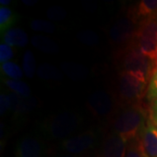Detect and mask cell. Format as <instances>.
Listing matches in <instances>:
<instances>
[{
  "instance_id": "obj_3",
  "label": "cell",
  "mask_w": 157,
  "mask_h": 157,
  "mask_svg": "<svg viewBox=\"0 0 157 157\" xmlns=\"http://www.w3.org/2000/svg\"><path fill=\"white\" fill-rule=\"evenodd\" d=\"M81 124V118L77 113L66 111L52 115L44 122L43 129L51 139L66 140L73 135Z\"/></svg>"
},
{
  "instance_id": "obj_6",
  "label": "cell",
  "mask_w": 157,
  "mask_h": 157,
  "mask_svg": "<svg viewBox=\"0 0 157 157\" xmlns=\"http://www.w3.org/2000/svg\"><path fill=\"white\" fill-rule=\"evenodd\" d=\"M118 102L113 94L99 90L93 93L88 98L87 107L96 117L101 119L109 118L111 120L118 107Z\"/></svg>"
},
{
  "instance_id": "obj_27",
  "label": "cell",
  "mask_w": 157,
  "mask_h": 157,
  "mask_svg": "<svg viewBox=\"0 0 157 157\" xmlns=\"http://www.w3.org/2000/svg\"><path fill=\"white\" fill-rule=\"evenodd\" d=\"M14 56V52L12 50L11 46L6 44L0 45V62L1 64H4L6 62H9Z\"/></svg>"
},
{
  "instance_id": "obj_18",
  "label": "cell",
  "mask_w": 157,
  "mask_h": 157,
  "mask_svg": "<svg viewBox=\"0 0 157 157\" xmlns=\"http://www.w3.org/2000/svg\"><path fill=\"white\" fill-rule=\"evenodd\" d=\"M39 77L45 80H59L62 78V73L54 66L45 63L40 65L37 70Z\"/></svg>"
},
{
  "instance_id": "obj_1",
  "label": "cell",
  "mask_w": 157,
  "mask_h": 157,
  "mask_svg": "<svg viewBox=\"0 0 157 157\" xmlns=\"http://www.w3.org/2000/svg\"><path fill=\"white\" fill-rule=\"evenodd\" d=\"M150 117L143 103L118 106L111 118L113 132L128 141L139 136Z\"/></svg>"
},
{
  "instance_id": "obj_26",
  "label": "cell",
  "mask_w": 157,
  "mask_h": 157,
  "mask_svg": "<svg viewBox=\"0 0 157 157\" xmlns=\"http://www.w3.org/2000/svg\"><path fill=\"white\" fill-rule=\"evenodd\" d=\"M147 99L149 102H153V103L157 99V69L152 75L150 81L148 83Z\"/></svg>"
},
{
  "instance_id": "obj_32",
  "label": "cell",
  "mask_w": 157,
  "mask_h": 157,
  "mask_svg": "<svg viewBox=\"0 0 157 157\" xmlns=\"http://www.w3.org/2000/svg\"><path fill=\"white\" fill-rule=\"evenodd\" d=\"M54 157H83L82 155H70V154H61V155H59L57 156Z\"/></svg>"
},
{
  "instance_id": "obj_10",
  "label": "cell",
  "mask_w": 157,
  "mask_h": 157,
  "mask_svg": "<svg viewBox=\"0 0 157 157\" xmlns=\"http://www.w3.org/2000/svg\"><path fill=\"white\" fill-rule=\"evenodd\" d=\"M139 137L148 156L157 157V127L152 119V115L145 128L141 130Z\"/></svg>"
},
{
  "instance_id": "obj_11",
  "label": "cell",
  "mask_w": 157,
  "mask_h": 157,
  "mask_svg": "<svg viewBox=\"0 0 157 157\" xmlns=\"http://www.w3.org/2000/svg\"><path fill=\"white\" fill-rule=\"evenodd\" d=\"M11 99V111H12L15 116H21L24 114H26L33 110L37 106L38 101L33 97L24 98L21 96L17 95L14 93L9 94Z\"/></svg>"
},
{
  "instance_id": "obj_4",
  "label": "cell",
  "mask_w": 157,
  "mask_h": 157,
  "mask_svg": "<svg viewBox=\"0 0 157 157\" xmlns=\"http://www.w3.org/2000/svg\"><path fill=\"white\" fill-rule=\"evenodd\" d=\"M116 60L121 71H133L144 73L149 81L155 71L154 63L149 58L144 56L129 45L119 50Z\"/></svg>"
},
{
  "instance_id": "obj_23",
  "label": "cell",
  "mask_w": 157,
  "mask_h": 157,
  "mask_svg": "<svg viewBox=\"0 0 157 157\" xmlns=\"http://www.w3.org/2000/svg\"><path fill=\"white\" fill-rule=\"evenodd\" d=\"M31 28L35 32L52 33L55 32V26L52 23L43 19H33L31 22Z\"/></svg>"
},
{
  "instance_id": "obj_29",
  "label": "cell",
  "mask_w": 157,
  "mask_h": 157,
  "mask_svg": "<svg viewBox=\"0 0 157 157\" xmlns=\"http://www.w3.org/2000/svg\"><path fill=\"white\" fill-rule=\"evenodd\" d=\"M152 116L157 117V99L153 103V113H152Z\"/></svg>"
},
{
  "instance_id": "obj_20",
  "label": "cell",
  "mask_w": 157,
  "mask_h": 157,
  "mask_svg": "<svg viewBox=\"0 0 157 157\" xmlns=\"http://www.w3.org/2000/svg\"><path fill=\"white\" fill-rule=\"evenodd\" d=\"M125 157H149L139 136L128 141Z\"/></svg>"
},
{
  "instance_id": "obj_21",
  "label": "cell",
  "mask_w": 157,
  "mask_h": 157,
  "mask_svg": "<svg viewBox=\"0 0 157 157\" xmlns=\"http://www.w3.org/2000/svg\"><path fill=\"white\" fill-rule=\"evenodd\" d=\"M1 73L10 79L14 80L20 79L23 77L22 69L18 67V65L11 61L1 64Z\"/></svg>"
},
{
  "instance_id": "obj_12",
  "label": "cell",
  "mask_w": 157,
  "mask_h": 157,
  "mask_svg": "<svg viewBox=\"0 0 157 157\" xmlns=\"http://www.w3.org/2000/svg\"><path fill=\"white\" fill-rule=\"evenodd\" d=\"M128 14L138 23L143 18L157 16V0H141L129 9Z\"/></svg>"
},
{
  "instance_id": "obj_22",
  "label": "cell",
  "mask_w": 157,
  "mask_h": 157,
  "mask_svg": "<svg viewBox=\"0 0 157 157\" xmlns=\"http://www.w3.org/2000/svg\"><path fill=\"white\" fill-rule=\"evenodd\" d=\"M23 70L26 77L33 78L36 73V59L33 53L27 50L23 57Z\"/></svg>"
},
{
  "instance_id": "obj_2",
  "label": "cell",
  "mask_w": 157,
  "mask_h": 157,
  "mask_svg": "<svg viewBox=\"0 0 157 157\" xmlns=\"http://www.w3.org/2000/svg\"><path fill=\"white\" fill-rule=\"evenodd\" d=\"M149 79L144 73L133 71H120L115 82L114 97L118 105L142 103L147 93Z\"/></svg>"
},
{
  "instance_id": "obj_28",
  "label": "cell",
  "mask_w": 157,
  "mask_h": 157,
  "mask_svg": "<svg viewBox=\"0 0 157 157\" xmlns=\"http://www.w3.org/2000/svg\"><path fill=\"white\" fill-rule=\"evenodd\" d=\"M11 109V99L9 94H1L0 95V113L1 114H5L7 111Z\"/></svg>"
},
{
  "instance_id": "obj_31",
  "label": "cell",
  "mask_w": 157,
  "mask_h": 157,
  "mask_svg": "<svg viewBox=\"0 0 157 157\" xmlns=\"http://www.w3.org/2000/svg\"><path fill=\"white\" fill-rule=\"evenodd\" d=\"M153 63H154V67H155V70L156 71L157 69V49H156V52H155V55L153 57V59H151Z\"/></svg>"
},
{
  "instance_id": "obj_25",
  "label": "cell",
  "mask_w": 157,
  "mask_h": 157,
  "mask_svg": "<svg viewBox=\"0 0 157 157\" xmlns=\"http://www.w3.org/2000/svg\"><path fill=\"white\" fill-rule=\"evenodd\" d=\"M67 15V11L59 6H53L50 7L46 11L47 17L53 21H61L64 20Z\"/></svg>"
},
{
  "instance_id": "obj_14",
  "label": "cell",
  "mask_w": 157,
  "mask_h": 157,
  "mask_svg": "<svg viewBox=\"0 0 157 157\" xmlns=\"http://www.w3.org/2000/svg\"><path fill=\"white\" fill-rule=\"evenodd\" d=\"M5 44L10 46L24 47L27 45L29 38L26 33L20 28H11L2 35Z\"/></svg>"
},
{
  "instance_id": "obj_19",
  "label": "cell",
  "mask_w": 157,
  "mask_h": 157,
  "mask_svg": "<svg viewBox=\"0 0 157 157\" xmlns=\"http://www.w3.org/2000/svg\"><path fill=\"white\" fill-rule=\"evenodd\" d=\"M3 81L6 86L11 90L14 94L24 98L31 97L32 91H31L30 86L26 83L20 80H14V79H10V78H5Z\"/></svg>"
},
{
  "instance_id": "obj_7",
  "label": "cell",
  "mask_w": 157,
  "mask_h": 157,
  "mask_svg": "<svg viewBox=\"0 0 157 157\" xmlns=\"http://www.w3.org/2000/svg\"><path fill=\"white\" fill-rule=\"evenodd\" d=\"M96 142V133L93 130H89L62 140L60 142V148L66 154L82 155L84 153L95 146Z\"/></svg>"
},
{
  "instance_id": "obj_16",
  "label": "cell",
  "mask_w": 157,
  "mask_h": 157,
  "mask_svg": "<svg viewBox=\"0 0 157 157\" xmlns=\"http://www.w3.org/2000/svg\"><path fill=\"white\" fill-rule=\"evenodd\" d=\"M17 14L10 8L6 6L0 7V32L1 35L6 33L8 30L17 23Z\"/></svg>"
},
{
  "instance_id": "obj_24",
  "label": "cell",
  "mask_w": 157,
  "mask_h": 157,
  "mask_svg": "<svg viewBox=\"0 0 157 157\" xmlns=\"http://www.w3.org/2000/svg\"><path fill=\"white\" fill-rule=\"evenodd\" d=\"M78 39L84 45L88 46L96 45L99 42V36L95 32L91 30H85L78 34Z\"/></svg>"
},
{
  "instance_id": "obj_17",
  "label": "cell",
  "mask_w": 157,
  "mask_h": 157,
  "mask_svg": "<svg viewBox=\"0 0 157 157\" xmlns=\"http://www.w3.org/2000/svg\"><path fill=\"white\" fill-rule=\"evenodd\" d=\"M62 70L70 78L73 80H80L88 76V69L73 62H66L62 65Z\"/></svg>"
},
{
  "instance_id": "obj_15",
  "label": "cell",
  "mask_w": 157,
  "mask_h": 157,
  "mask_svg": "<svg viewBox=\"0 0 157 157\" xmlns=\"http://www.w3.org/2000/svg\"><path fill=\"white\" fill-rule=\"evenodd\" d=\"M31 42L36 49L45 53H56L59 51V46L55 43V41L43 35H35L32 38Z\"/></svg>"
},
{
  "instance_id": "obj_30",
  "label": "cell",
  "mask_w": 157,
  "mask_h": 157,
  "mask_svg": "<svg viewBox=\"0 0 157 157\" xmlns=\"http://www.w3.org/2000/svg\"><path fill=\"white\" fill-rule=\"evenodd\" d=\"M23 3L25 6H33L37 3V1L36 0H23Z\"/></svg>"
},
{
  "instance_id": "obj_8",
  "label": "cell",
  "mask_w": 157,
  "mask_h": 157,
  "mask_svg": "<svg viewBox=\"0 0 157 157\" xmlns=\"http://www.w3.org/2000/svg\"><path fill=\"white\" fill-rule=\"evenodd\" d=\"M15 155L16 157H45V145L39 137L26 135L18 140Z\"/></svg>"
},
{
  "instance_id": "obj_34",
  "label": "cell",
  "mask_w": 157,
  "mask_h": 157,
  "mask_svg": "<svg viewBox=\"0 0 157 157\" xmlns=\"http://www.w3.org/2000/svg\"><path fill=\"white\" fill-rule=\"evenodd\" d=\"M152 119H153L154 122H155V126L157 127V117H154V116H152Z\"/></svg>"
},
{
  "instance_id": "obj_9",
  "label": "cell",
  "mask_w": 157,
  "mask_h": 157,
  "mask_svg": "<svg viewBox=\"0 0 157 157\" xmlns=\"http://www.w3.org/2000/svg\"><path fill=\"white\" fill-rule=\"evenodd\" d=\"M127 144V140L112 132L104 138L96 157H125Z\"/></svg>"
},
{
  "instance_id": "obj_33",
  "label": "cell",
  "mask_w": 157,
  "mask_h": 157,
  "mask_svg": "<svg viewBox=\"0 0 157 157\" xmlns=\"http://www.w3.org/2000/svg\"><path fill=\"white\" fill-rule=\"evenodd\" d=\"M10 3H11L10 0H1L0 1L1 6H8V5H10Z\"/></svg>"
},
{
  "instance_id": "obj_5",
  "label": "cell",
  "mask_w": 157,
  "mask_h": 157,
  "mask_svg": "<svg viewBox=\"0 0 157 157\" xmlns=\"http://www.w3.org/2000/svg\"><path fill=\"white\" fill-rule=\"evenodd\" d=\"M137 26L138 22L129 14L116 19L108 32L111 43L120 49L128 46L135 37Z\"/></svg>"
},
{
  "instance_id": "obj_13",
  "label": "cell",
  "mask_w": 157,
  "mask_h": 157,
  "mask_svg": "<svg viewBox=\"0 0 157 157\" xmlns=\"http://www.w3.org/2000/svg\"><path fill=\"white\" fill-rule=\"evenodd\" d=\"M135 38L149 39L157 41V16L141 19L138 23Z\"/></svg>"
}]
</instances>
